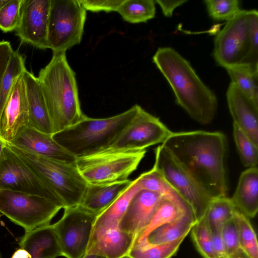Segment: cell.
<instances>
[{"label": "cell", "instance_id": "obj_1", "mask_svg": "<svg viewBox=\"0 0 258 258\" xmlns=\"http://www.w3.org/2000/svg\"><path fill=\"white\" fill-rule=\"evenodd\" d=\"M212 198L227 196V144L219 132H173L162 144Z\"/></svg>", "mask_w": 258, "mask_h": 258}, {"label": "cell", "instance_id": "obj_2", "mask_svg": "<svg viewBox=\"0 0 258 258\" xmlns=\"http://www.w3.org/2000/svg\"><path fill=\"white\" fill-rule=\"evenodd\" d=\"M153 61L171 87L177 103L197 122H211L217 111V97L189 62L169 47L159 48Z\"/></svg>", "mask_w": 258, "mask_h": 258}, {"label": "cell", "instance_id": "obj_3", "mask_svg": "<svg viewBox=\"0 0 258 258\" xmlns=\"http://www.w3.org/2000/svg\"><path fill=\"white\" fill-rule=\"evenodd\" d=\"M37 78L54 134L84 117L85 115L80 106L75 73L68 62L66 53H53L49 62L40 71Z\"/></svg>", "mask_w": 258, "mask_h": 258}, {"label": "cell", "instance_id": "obj_4", "mask_svg": "<svg viewBox=\"0 0 258 258\" xmlns=\"http://www.w3.org/2000/svg\"><path fill=\"white\" fill-rule=\"evenodd\" d=\"M135 104L120 114L102 118L85 116L76 123L52 135L53 139L76 158L108 149L137 115Z\"/></svg>", "mask_w": 258, "mask_h": 258}, {"label": "cell", "instance_id": "obj_5", "mask_svg": "<svg viewBox=\"0 0 258 258\" xmlns=\"http://www.w3.org/2000/svg\"><path fill=\"white\" fill-rule=\"evenodd\" d=\"M7 144L55 194L63 209L80 205L88 183L75 161L67 162L40 156Z\"/></svg>", "mask_w": 258, "mask_h": 258}, {"label": "cell", "instance_id": "obj_6", "mask_svg": "<svg viewBox=\"0 0 258 258\" xmlns=\"http://www.w3.org/2000/svg\"><path fill=\"white\" fill-rule=\"evenodd\" d=\"M146 153V150L107 149L76 158L75 163L88 184L110 183L128 179Z\"/></svg>", "mask_w": 258, "mask_h": 258}, {"label": "cell", "instance_id": "obj_7", "mask_svg": "<svg viewBox=\"0 0 258 258\" xmlns=\"http://www.w3.org/2000/svg\"><path fill=\"white\" fill-rule=\"evenodd\" d=\"M86 15L80 0H51L47 43L53 53H66L81 42Z\"/></svg>", "mask_w": 258, "mask_h": 258}, {"label": "cell", "instance_id": "obj_8", "mask_svg": "<svg viewBox=\"0 0 258 258\" xmlns=\"http://www.w3.org/2000/svg\"><path fill=\"white\" fill-rule=\"evenodd\" d=\"M63 207L47 198L9 190H0V213L25 232L50 224Z\"/></svg>", "mask_w": 258, "mask_h": 258}, {"label": "cell", "instance_id": "obj_9", "mask_svg": "<svg viewBox=\"0 0 258 258\" xmlns=\"http://www.w3.org/2000/svg\"><path fill=\"white\" fill-rule=\"evenodd\" d=\"M153 168L188 204L197 222L204 216L212 199L162 144L155 150Z\"/></svg>", "mask_w": 258, "mask_h": 258}, {"label": "cell", "instance_id": "obj_10", "mask_svg": "<svg viewBox=\"0 0 258 258\" xmlns=\"http://www.w3.org/2000/svg\"><path fill=\"white\" fill-rule=\"evenodd\" d=\"M64 209L62 217L52 224L61 255L82 258L86 254L97 215L80 205Z\"/></svg>", "mask_w": 258, "mask_h": 258}, {"label": "cell", "instance_id": "obj_11", "mask_svg": "<svg viewBox=\"0 0 258 258\" xmlns=\"http://www.w3.org/2000/svg\"><path fill=\"white\" fill-rule=\"evenodd\" d=\"M250 10H240L216 36L213 54L219 66L226 69L245 60L250 47Z\"/></svg>", "mask_w": 258, "mask_h": 258}, {"label": "cell", "instance_id": "obj_12", "mask_svg": "<svg viewBox=\"0 0 258 258\" xmlns=\"http://www.w3.org/2000/svg\"><path fill=\"white\" fill-rule=\"evenodd\" d=\"M9 190L34 195L63 206L58 198L37 175L6 146L0 160V190Z\"/></svg>", "mask_w": 258, "mask_h": 258}, {"label": "cell", "instance_id": "obj_13", "mask_svg": "<svg viewBox=\"0 0 258 258\" xmlns=\"http://www.w3.org/2000/svg\"><path fill=\"white\" fill-rule=\"evenodd\" d=\"M172 133L158 118L141 106L132 121L108 149L146 150L162 144Z\"/></svg>", "mask_w": 258, "mask_h": 258}, {"label": "cell", "instance_id": "obj_14", "mask_svg": "<svg viewBox=\"0 0 258 258\" xmlns=\"http://www.w3.org/2000/svg\"><path fill=\"white\" fill-rule=\"evenodd\" d=\"M51 0H23L21 19L15 30L24 43L37 48H48L47 34Z\"/></svg>", "mask_w": 258, "mask_h": 258}, {"label": "cell", "instance_id": "obj_15", "mask_svg": "<svg viewBox=\"0 0 258 258\" xmlns=\"http://www.w3.org/2000/svg\"><path fill=\"white\" fill-rule=\"evenodd\" d=\"M28 124V105L22 74L16 80L0 115V137L10 142Z\"/></svg>", "mask_w": 258, "mask_h": 258}, {"label": "cell", "instance_id": "obj_16", "mask_svg": "<svg viewBox=\"0 0 258 258\" xmlns=\"http://www.w3.org/2000/svg\"><path fill=\"white\" fill-rule=\"evenodd\" d=\"M136 236L118 227L99 228L93 230L86 254L105 258L126 257Z\"/></svg>", "mask_w": 258, "mask_h": 258}, {"label": "cell", "instance_id": "obj_17", "mask_svg": "<svg viewBox=\"0 0 258 258\" xmlns=\"http://www.w3.org/2000/svg\"><path fill=\"white\" fill-rule=\"evenodd\" d=\"M163 196L158 192L140 189L131 200L118 228L136 239L149 224Z\"/></svg>", "mask_w": 258, "mask_h": 258}, {"label": "cell", "instance_id": "obj_18", "mask_svg": "<svg viewBox=\"0 0 258 258\" xmlns=\"http://www.w3.org/2000/svg\"><path fill=\"white\" fill-rule=\"evenodd\" d=\"M226 98L233 123L258 145V104L232 82L227 89Z\"/></svg>", "mask_w": 258, "mask_h": 258}, {"label": "cell", "instance_id": "obj_19", "mask_svg": "<svg viewBox=\"0 0 258 258\" xmlns=\"http://www.w3.org/2000/svg\"><path fill=\"white\" fill-rule=\"evenodd\" d=\"M8 143L34 154L54 160L73 162L76 159L59 145L52 135L29 126L25 127Z\"/></svg>", "mask_w": 258, "mask_h": 258}, {"label": "cell", "instance_id": "obj_20", "mask_svg": "<svg viewBox=\"0 0 258 258\" xmlns=\"http://www.w3.org/2000/svg\"><path fill=\"white\" fill-rule=\"evenodd\" d=\"M22 77L25 84L28 105V126L52 135L54 132L52 122L37 77L27 70L22 74Z\"/></svg>", "mask_w": 258, "mask_h": 258}, {"label": "cell", "instance_id": "obj_21", "mask_svg": "<svg viewBox=\"0 0 258 258\" xmlns=\"http://www.w3.org/2000/svg\"><path fill=\"white\" fill-rule=\"evenodd\" d=\"M20 245L32 258H56L62 255L53 225L50 224L25 232Z\"/></svg>", "mask_w": 258, "mask_h": 258}, {"label": "cell", "instance_id": "obj_22", "mask_svg": "<svg viewBox=\"0 0 258 258\" xmlns=\"http://www.w3.org/2000/svg\"><path fill=\"white\" fill-rule=\"evenodd\" d=\"M236 209L246 217L253 218L258 211V169L248 168L239 177L230 198Z\"/></svg>", "mask_w": 258, "mask_h": 258}, {"label": "cell", "instance_id": "obj_23", "mask_svg": "<svg viewBox=\"0 0 258 258\" xmlns=\"http://www.w3.org/2000/svg\"><path fill=\"white\" fill-rule=\"evenodd\" d=\"M132 181L127 179L110 183L88 184L80 205L98 215L113 203Z\"/></svg>", "mask_w": 258, "mask_h": 258}, {"label": "cell", "instance_id": "obj_24", "mask_svg": "<svg viewBox=\"0 0 258 258\" xmlns=\"http://www.w3.org/2000/svg\"><path fill=\"white\" fill-rule=\"evenodd\" d=\"M189 212L192 211L185 201L163 196L149 224L138 236L134 243L145 241L155 229Z\"/></svg>", "mask_w": 258, "mask_h": 258}, {"label": "cell", "instance_id": "obj_25", "mask_svg": "<svg viewBox=\"0 0 258 258\" xmlns=\"http://www.w3.org/2000/svg\"><path fill=\"white\" fill-rule=\"evenodd\" d=\"M196 222L192 212L186 213L154 230L145 241L151 244H161L184 239Z\"/></svg>", "mask_w": 258, "mask_h": 258}, {"label": "cell", "instance_id": "obj_26", "mask_svg": "<svg viewBox=\"0 0 258 258\" xmlns=\"http://www.w3.org/2000/svg\"><path fill=\"white\" fill-rule=\"evenodd\" d=\"M140 189L137 177L113 203L97 216L93 230L102 227H118L131 200Z\"/></svg>", "mask_w": 258, "mask_h": 258}, {"label": "cell", "instance_id": "obj_27", "mask_svg": "<svg viewBox=\"0 0 258 258\" xmlns=\"http://www.w3.org/2000/svg\"><path fill=\"white\" fill-rule=\"evenodd\" d=\"M236 210L231 199L227 196L214 198L203 218L212 233L221 232L223 226L233 218Z\"/></svg>", "mask_w": 258, "mask_h": 258}, {"label": "cell", "instance_id": "obj_28", "mask_svg": "<svg viewBox=\"0 0 258 258\" xmlns=\"http://www.w3.org/2000/svg\"><path fill=\"white\" fill-rule=\"evenodd\" d=\"M117 12L130 23H145L154 18L155 2L153 0H123Z\"/></svg>", "mask_w": 258, "mask_h": 258}, {"label": "cell", "instance_id": "obj_29", "mask_svg": "<svg viewBox=\"0 0 258 258\" xmlns=\"http://www.w3.org/2000/svg\"><path fill=\"white\" fill-rule=\"evenodd\" d=\"M232 83L258 104V72L238 64L225 69Z\"/></svg>", "mask_w": 258, "mask_h": 258}, {"label": "cell", "instance_id": "obj_30", "mask_svg": "<svg viewBox=\"0 0 258 258\" xmlns=\"http://www.w3.org/2000/svg\"><path fill=\"white\" fill-rule=\"evenodd\" d=\"M26 70L24 57L14 51L0 83V115L16 80Z\"/></svg>", "mask_w": 258, "mask_h": 258}, {"label": "cell", "instance_id": "obj_31", "mask_svg": "<svg viewBox=\"0 0 258 258\" xmlns=\"http://www.w3.org/2000/svg\"><path fill=\"white\" fill-rule=\"evenodd\" d=\"M183 240L161 244H151L147 241L134 243L126 258H170L176 252Z\"/></svg>", "mask_w": 258, "mask_h": 258}, {"label": "cell", "instance_id": "obj_32", "mask_svg": "<svg viewBox=\"0 0 258 258\" xmlns=\"http://www.w3.org/2000/svg\"><path fill=\"white\" fill-rule=\"evenodd\" d=\"M233 218L243 253L247 258H258L256 236L248 219L238 210L236 211Z\"/></svg>", "mask_w": 258, "mask_h": 258}, {"label": "cell", "instance_id": "obj_33", "mask_svg": "<svg viewBox=\"0 0 258 258\" xmlns=\"http://www.w3.org/2000/svg\"><path fill=\"white\" fill-rule=\"evenodd\" d=\"M234 140L242 164L248 168L256 167L258 157V145L233 123Z\"/></svg>", "mask_w": 258, "mask_h": 258}, {"label": "cell", "instance_id": "obj_34", "mask_svg": "<svg viewBox=\"0 0 258 258\" xmlns=\"http://www.w3.org/2000/svg\"><path fill=\"white\" fill-rule=\"evenodd\" d=\"M138 178L141 189L158 192L163 196L184 201L153 167L149 171L141 174Z\"/></svg>", "mask_w": 258, "mask_h": 258}, {"label": "cell", "instance_id": "obj_35", "mask_svg": "<svg viewBox=\"0 0 258 258\" xmlns=\"http://www.w3.org/2000/svg\"><path fill=\"white\" fill-rule=\"evenodd\" d=\"M191 234L197 249L204 258H216L212 233L204 218L195 223Z\"/></svg>", "mask_w": 258, "mask_h": 258}, {"label": "cell", "instance_id": "obj_36", "mask_svg": "<svg viewBox=\"0 0 258 258\" xmlns=\"http://www.w3.org/2000/svg\"><path fill=\"white\" fill-rule=\"evenodd\" d=\"M204 2L209 15L215 21L227 22L241 10L238 0H207Z\"/></svg>", "mask_w": 258, "mask_h": 258}, {"label": "cell", "instance_id": "obj_37", "mask_svg": "<svg viewBox=\"0 0 258 258\" xmlns=\"http://www.w3.org/2000/svg\"><path fill=\"white\" fill-rule=\"evenodd\" d=\"M23 0H10L0 10V29L5 32L16 30L20 22Z\"/></svg>", "mask_w": 258, "mask_h": 258}, {"label": "cell", "instance_id": "obj_38", "mask_svg": "<svg viewBox=\"0 0 258 258\" xmlns=\"http://www.w3.org/2000/svg\"><path fill=\"white\" fill-rule=\"evenodd\" d=\"M250 42L248 53L242 65L258 72V12L250 10Z\"/></svg>", "mask_w": 258, "mask_h": 258}, {"label": "cell", "instance_id": "obj_39", "mask_svg": "<svg viewBox=\"0 0 258 258\" xmlns=\"http://www.w3.org/2000/svg\"><path fill=\"white\" fill-rule=\"evenodd\" d=\"M220 232L231 258H236L240 253H243L239 244L234 218L223 226Z\"/></svg>", "mask_w": 258, "mask_h": 258}, {"label": "cell", "instance_id": "obj_40", "mask_svg": "<svg viewBox=\"0 0 258 258\" xmlns=\"http://www.w3.org/2000/svg\"><path fill=\"white\" fill-rule=\"evenodd\" d=\"M123 0H80V2L86 11L93 12L104 11L105 12H117Z\"/></svg>", "mask_w": 258, "mask_h": 258}, {"label": "cell", "instance_id": "obj_41", "mask_svg": "<svg viewBox=\"0 0 258 258\" xmlns=\"http://www.w3.org/2000/svg\"><path fill=\"white\" fill-rule=\"evenodd\" d=\"M13 52L14 50L9 42L0 41V83Z\"/></svg>", "mask_w": 258, "mask_h": 258}, {"label": "cell", "instance_id": "obj_42", "mask_svg": "<svg viewBox=\"0 0 258 258\" xmlns=\"http://www.w3.org/2000/svg\"><path fill=\"white\" fill-rule=\"evenodd\" d=\"M216 258H231L222 239L221 232L212 233Z\"/></svg>", "mask_w": 258, "mask_h": 258}, {"label": "cell", "instance_id": "obj_43", "mask_svg": "<svg viewBox=\"0 0 258 258\" xmlns=\"http://www.w3.org/2000/svg\"><path fill=\"white\" fill-rule=\"evenodd\" d=\"M160 7L162 12L166 17L172 16L175 9L187 2L186 1H155Z\"/></svg>", "mask_w": 258, "mask_h": 258}, {"label": "cell", "instance_id": "obj_44", "mask_svg": "<svg viewBox=\"0 0 258 258\" xmlns=\"http://www.w3.org/2000/svg\"><path fill=\"white\" fill-rule=\"evenodd\" d=\"M31 256L25 249L21 248L16 250L12 258H30Z\"/></svg>", "mask_w": 258, "mask_h": 258}, {"label": "cell", "instance_id": "obj_45", "mask_svg": "<svg viewBox=\"0 0 258 258\" xmlns=\"http://www.w3.org/2000/svg\"><path fill=\"white\" fill-rule=\"evenodd\" d=\"M6 146V142H5L1 137H0V160L2 158L4 149Z\"/></svg>", "mask_w": 258, "mask_h": 258}, {"label": "cell", "instance_id": "obj_46", "mask_svg": "<svg viewBox=\"0 0 258 258\" xmlns=\"http://www.w3.org/2000/svg\"><path fill=\"white\" fill-rule=\"evenodd\" d=\"M82 258H105L104 257L93 255V254H86Z\"/></svg>", "mask_w": 258, "mask_h": 258}, {"label": "cell", "instance_id": "obj_47", "mask_svg": "<svg viewBox=\"0 0 258 258\" xmlns=\"http://www.w3.org/2000/svg\"><path fill=\"white\" fill-rule=\"evenodd\" d=\"M9 1L10 0H0V10L9 2Z\"/></svg>", "mask_w": 258, "mask_h": 258}, {"label": "cell", "instance_id": "obj_48", "mask_svg": "<svg viewBox=\"0 0 258 258\" xmlns=\"http://www.w3.org/2000/svg\"><path fill=\"white\" fill-rule=\"evenodd\" d=\"M0 258H2V257L0 256Z\"/></svg>", "mask_w": 258, "mask_h": 258}, {"label": "cell", "instance_id": "obj_49", "mask_svg": "<svg viewBox=\"0 0 258 258\" xmlns=\"http://www.w3.org/2000/svg\"><path fill=\"white\" fill-rule=\"evenodd\" d=\"M30 258H32V257H31Z\"/></svg>", "mask_w": 258, "mask_h": 258}]
</instances>
